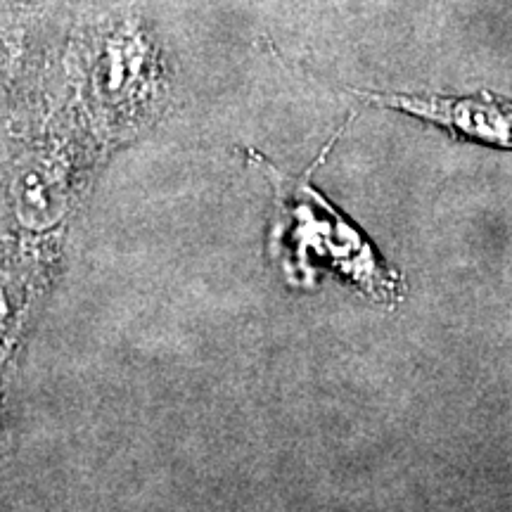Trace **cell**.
I'll return each instance as SVG.
<instances>
[{"mask_svg":"<svg viewBox=\"0 0 512 512\" xmlns=\"http://www.w3.org/2000/svg\"><path fill=\"white\" fill-rule=\"evenodd\" d=\"M370 105L411 114L434 124L453 136L475 140L479 145L512 150V100L501 95H415V93H375L358 91Z\"/></svg>","mask_w":512,"mask_h":512,"instance_id":"cell-1","label":"cell"}]
</instances>
